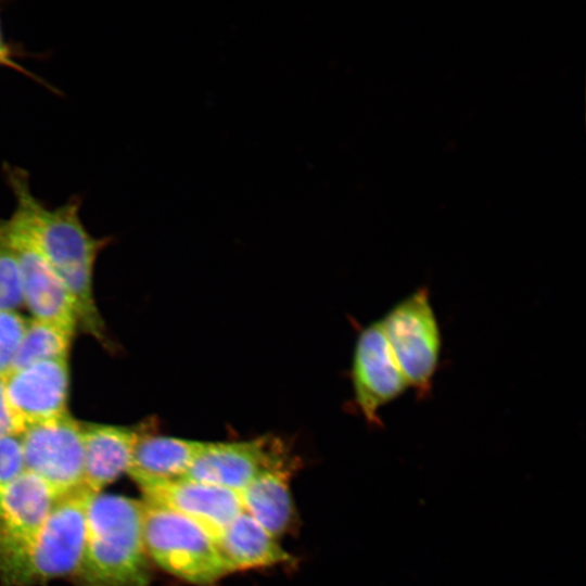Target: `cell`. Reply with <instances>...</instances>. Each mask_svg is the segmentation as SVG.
Returning <instances> with one entry per match:
<instances>
[{"label": "cell", "mask_w": 586, "mask_h": 586, "mask_svg": "<svg viewBox=\"0 0 586 586\" xmlns=\"http://www.w3.org/2000/svg\"><path fill=\"white\" fill-rule=\"evenodd\" d=\"M7 176L15 199L10 221L31 241L65 285L76 308L78 327L105 343L106 329L94 298L93 271L107 240L87 230L78 198L49 207L33 193L23 169L7 167Z\"/></svg>", "instance_id": "1"}, {"label": "cell", "mask_w": 586, "mask_h": 586, "mask_svg": "<svg viewBox=\"0 0 586 586\" xmlns=\"http://www.w3.org/2000/svg\"><path fill=\"white\" fill-rule=\"evenodd\" d=\"M79 586H149L143 540V506L130 497L94 493L86 506Z\"/></svg>", "instance_id": "2"}, {"label": "cell", "mask_w": 586, "mask_h": 586, "mask_svg": "<svg viewBox=\"0 0 586 586\" xmlns=\"http://www.w3.org/2000/svg\"><path fill=\"white\" fill-rule=\"evenodd\" d=\"M88 491L62 497L39 532L0 552L1 586H30L75 575L82 555Z\"/></svg>", "instance_id": "3"}, {"label": "cell", "mask_w": 586, "mask_h": 586, "mask_svg": "<svg viewBox=\"0 0 586 586\" xmlns=\"http://www.w3.org/2000/svg\"><path fill=\"white\" fill-rule=\"evenodd\" d=\"M143 540L148 557L165 572L194 585H211L232 573L214 537L170 509L144 500Z\"/></svg>", "instance_id": "4"}, {"label": "cell", "mask_w": 586, "mask_h": 586, "mask_svg": "<svg viewBox=\"0 0 586 586\" xmlns=\"http://www.w3.org/2000/svg\"><path fill=\"white\" fill-rule=\"evenodd\" d=\"M386 341L409 387L430 394L442 351L440 323L426 288H419L380 319Z\"/></svg>", "instance_id": "5"}, {"label": "cell", "mask_w": 586, "mask_h": 586, "mask_svg": "<svg viewBox=\"0 0 586 586\" xmlns=\"http://www.w3.org/2000/svg\"><path fill=\"white\" fill-rule=\"evenodd\" d=\"M24 469L59 497L84 488L82 423L69 413L33 424L20 434Z\"/></svg>", "instance_id": "6"}, {"label": "cell", "mask_w": 586, "mask_h": 586, "mask_svg": "<svg viewBox=\"0 0 586 586\" xmlns=\"http://www.w3.org/2000/svg\"><path fill=\"white\" fill-rule=\"evenodd\" d=\"M275 469H292L290 451L275 436L229 443L205 442L184 477L239 493L260 474Z\"/></svg>", "instance_id": "7"}, {"label": "cell", "mask_w": 586, "mask_h": 586, "mask_svg": "<svg viewBox=\"0 0 586 586\" xmlns=\"http://www.w3.org/2000/svg\"><path fill=\"white\" fill-rule=\"evenodd\" d=\"M352 383L361 416L374 426L382 425L380 410L409 388L380 320L364 328L357 337L352 361Z\"/></svg>", "instance_id": "8"}, {"label": "cell", "mask_w": 586, "mask_h": 586, "mask_svg": "<svg viewBox=\"0 0 586 586\" xmlns=\"http://www.w3.org/2000/svg\"><path fill=\"white\" fill-rule=\"evenodd\" d=\"M3 378L10 409L22 432L29 425L68 413L67 358L11 369Z\"/></svg>", "instance_id": "9"}, {"label": "cell", "mask_w": 586, "mask_h": 586, "mask_svg": "<svg viewBox=\"0 0 586 586\" xmlns=\"http://www.w3.org/2000/svg\"><path fill=\"white\" fill-rule=\"evenodd\" d=\"M0 220L17 257L24 305L33 318L55 323L75 334L78 319L65 285L31 241L9 218Z\"/></svg>", "instance_id": "10"}, {"label": "cell", "mask_w": 586, "mask_h": 586, "mask_svg": "<svg viewBox=\"0 0 586 586\" xmlns=\"http://www.w3.org/2000/svg\"><path fill=\"white\" fill-rule=\"evenodd\" d=\"M144 501L194 521L214 538L242 512L238 492L190 477L141 488Z\"/></svg>", "instance_id": "11"}, {"label": "cell", "mask_w": 586, "mask_h": 586, "mask_svg": "<svg viewBox=\"0 0 586 586\" xmlns=\"http://www.w3.org/2000/svg\"><path fill=\"white\" fill-rule=\"evenodd\" d=\"M61 499L38 476L24 471L0 489V552L34 537Z\"/></svg>", "instance_id": "12"}, {"label": "cell", "mask_w": 586, "mask_h": 586, "mask_svg": "<svg viewBox=\"0 0 586 586\" xmlns=\"http://www.w3.org/2000/svg\"><path fill=\"white\" fill-rule=\"evenodd\" d=\"M148 426L82 423L84 488L101 493L127 473L136 444Z\"/></svg>", "instance_id": "13"}, {"label": "cell", "mask_w": 586, "mask_h": 586, "mask_svg": "<svg viewBox=\"0 0 586 586\" xmlns=\"http://www.w3.org/2000/svg\"><path fill=\"white\" fill-rule=\"evenodd\" d=\"M205 442L143 433L127 474L139 488L184 477Z\"/></svg>", "instance_id": "14"}, {"label": "cell", "mask_w": 586, "mask_h": 586, "mask_svg": "<svg viewBox=\"0 0 586 586\" xmlns=\"http://www.w3.org/2000/svg\"><path fill=\"white\" fill-rule=\"evenodd\" d=\"M217 548L231 570L254 569L289 563L292 556L243 511L215 538Z\"/></svg>", "instance_id": "15"}, {"label": "cell", "mask_w": 586, "mask_h": 586, "mask_svg": "<svg viewBox=\"0 0 586 586\" xmlns=\"http://www.w3.org/2000/svg\"><path fill=\"white\" fill-rule=\"evenodd\" d=\"M290 472L266 471L239 492L242 511L276 538L289 530L294 515Z\"/></svg>", "instance_id": "16"}, {"label": "cell", "mask_w": 586, "mask_h": 586, "mask_svg": "<svg viewBox=\"0 0 586 586\" xmlns=\"http://www.w3.org/2000/svg\"><path fill=\"white\" fill-rule=\"evenodd\" d=\"M73 336L74 333L55 323L31 318L26 322L11 369L67 358Z\"/></svg>", "instance_id": "17"}, {"label": "cell", "mask_w": 586, "mask_h": 586, "mask_svg": "<svg viewBox=\"0 0 586 586\" xmlns=\"http://www.w3.org/2000/svg\"><path fill=\"white\" fill-rule=\"evenodd\" d=\"M24 305L16 254L0 220V310L16 311Z\"/></svg>", "instance_id": "18"}, {"label": "cell", "mask_w": 586, "mask_h": 586, "mask_svg": "<svg viewBox=\"0 0 586 586\" xmlns=\"http://www.w3.org/2000/svg\"><path fill=\"white\" fill-rule=\"evenodd\" d=\"M27 320L17 311L0 310V375L12 368Z\"/></svg>", "instance_id": "19"}, {"label": "cell", "mask_w": 586, "mask_h": 586, "mask_svg": "<svg viewBox=\"0 0 586 586\" xmlns=\"http://www.w3.org/2000/svg\"><path fill=\"white\" fill-rule=\"evenodd\" d=\"M24 471L20 435L0 437V489Z\"/></svg>", "instance_id": "20"}, {"label": "cell", "mask_w": 586, "mask_h": 586, "mask_svg": "<svg viewBox=\"0 0 586 586\" xmlns=\"http://www.w3.org/2000/svg\"><path fill=\"white\" fill-rule=\"evenodd\" d=\"M21 429L10 409L4 378L0 375V437L20 435Z\"/></svg>", "instance_id": "21"}, {"label": "cell", "mask_w": 586, "mask_h": 586, "mask_svg": "<svg viewBox=\"0 0 586 586\" xmlns=\"http://www.w3.org/2000/svg\"><path fill=\"white\" fill-rule=\"evenodd\" d=\"M2 66L20 68L18 65L14 62L12 49L4 38L0 21V67Z\"/></svg>", "instance_id": "22"}]
</instances>
